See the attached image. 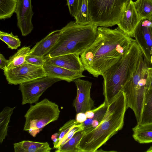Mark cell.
Segmentation results:
<instances>
[{"label":"cell","instance_id":"6da1fadb","mask_svg":"<svg viewBox=\"0 0 152 152\" xmlns=\"http://www.w3.org/2000/svg\"><path fill=\"white\" fill-rule=\"evenodd\" d=\"M134 40L118 27H98L95 40L80 55L85 70L95 77L102 76L120 60Z\"/></svg>","mask_w":152,"mask_h":152},{"label":"cell","instance_id":"7a4b0ae2","mask_svg":"<svg viewBox=\"0 0 152 152\" xmlns=\"http://www.w3.org/2000/svg\"><path fill=\"white\" fill-rule=\"evenodd\" d=\"M128 109L125 94L122 92L109 105L105 117L92 131L81 138L79 147L83 152H95L121 130Z\"/></svg>","mask_w":152,"mask_h":152},{"label":"cell","instance_id":"3957f363","mask_svg":"<svg viewBox=\"0 0 152 152\" xmlns=\"http://www.w3.org/2000/svg\"><path fill=\"white\" fill-rule=\"evenodd\" d=\"M142 52L134 39L120 60L102 75L104 102L110 105L124 89L136 71Z\"/></svg>","mask_w":152,"mask_h":152},{"label":"cell","instance_id":"277c9868","mask_svg":"<svg viewBox=\"0 0 152 152\" xmlns=\"http://www.w3.org/2000/svg\"><path fill=\"white\" fill-rule=\"evenodd\" d=\"M98 27L93 23L82 24L70 22L61 29L57 42L44 58L68 54L80 55L95 40Z\"/></svg>","mask_w":152,"mask_h":152},{"label":"cell","instance_id":"5b68a950","mask_svg":"<svg viewBox=\"0 0 152 152\" xmlns=\"http://www.w3.org/2000/svg\"><path fill=\"white\" fill-rule=\"evenodd\" d=\"M151 66L142 53L137 68L123 91L127 108L133 111L137 124L140 123L145 97L148 89V68Z\"/></svg>","mask_w":152,"mask_h":152},{"label":"cell","instance_id":"8992f818","mask_svg":"<svg viewBox=\"0 0 152 152\" xmlns=\"http://www.w3.org/2000/svg\"><path fill=\"white\" fill-rule=\"evenodd\" d=\"M60 113L58 104L47 98L31 105L24 115L23 130L35 137L47 125L57 120Z\"/></svg>","mask_w":152,"mask_h":152},{"label":"cell","instance_id":"52a82bcc","mask_svg":"<svg viewBox=\"0 0 152 152\" xmlns=\"http://www.w3.org/2000/svg\"><path fill=\"white\" fill-rule=\"evenodd\" d=\"M131 0H88V10L92 23L107 27L117 25Z\"/></svg>","mask_w":152,"mask_h":152},{"label":"cell","instance_id":"ba28073f","mask_svg":"<svg viewBox=\"0 0 152 152\" xmlns=\"http://www.w3.org/2000/svg\"><path fill=\"white\" fill-rule=\"evenodd\" d=\"M61 80L47 76L19 85L22 95V104L36 103L43 93L55 83Z\"/></svg>","mask_w":152,"mask_h":152},{"label":"cell","instance_id":"9c48e42d","mask_svg":"<svg viewBox=\"0 0 152 152\" xmlns=\"http://www.w3.org/2000/svg\"><path fill=\"white\" fill-rule=\"evenodd\" d=\"M9 84L17 85L47 76L43 66H37L25 61L22 65L4 71Z\"/></svg>","mask_w":152,"mask_h":152},{"label":"cell","instance_id":"30bf717a","mask_svg":"<svg viewBox=\"0 0 152 152\" xmlns=\"http://www.w3.org/2000/svg\"><path fill=\"white\" fill-rule=\"evenodd\" d=\"M133 37L152 66V22L148 19L141 20L134 31Z\"/></svg>","mask_w":152,"mask_h":152},{"label":"cell","instance_id":"8fae6325","mask_svg":"<svg viewBox=\"0 0 152 152\" xmlns=\"http://www.w3.org/2000/svg\"><path fill=\"white\" fill-rule=\"evenodd\" d=\"M77 87V95L73 103L76 114L85 113L94 108V102L90 94L92 83L80 78L74 81Z\"/></svg>","mask_w":152,"mask_h":152},{"label":"cell","instance_id":"7c38bea8","mask_svg":"<svg viewBox=\"0 0 152 152\" xmlns=\"http://www.w3.org/2000/svg\"><path fill=\"white\" fill-rule=\"evenodd\" d=\"M32 8L31 0H18L15 11L17 25L23 36L29 34L34 28L32 22L34 14Z\"/></svg>","mask_w":152,"mask_h":152},{"label":"cell","instance_id":"4fadbf2b","mask_svg":"<svg viewBox=\"0 0 152 152\" xmlns=\"http://www.w3.org/2000/svg\"><path fill=\"white\" fill-rule=\"evenodd\" d=\"M141 20L134 1L131 0L123 12L117 25L126 34L131 37H133L134 31Z\"/></svg>","mask_w":152,"mask_h":152},{"label":"cell","instance_id":"5bb4252c","mask_svg":"<svg viewBox=\"0 0 152 152\" xmlns=\"http://www.w3.org/2000/svg\"><path fill=\"white\" fill-rule=\"evenodd\" d=\"M43 67L47 76L58 78L68 82L74 81L76 79L85 77L83 71L72 70L53 65L46 61Z\"/></svg>","mask_w":152,"mask_h":152},{"label":"cell","instance_id":"9a60e30c","mask_svg":"<svg viewBox=\"0 0 152 152\" xmlns=\"http://www.w3.org/2000/svg\"><path fill=\"white\" fill-rule=\"evenodd\" d=\"M80 56L74 53L66 54L49 58L46 61L51 64L68 69L84 72L85 69Z\"/></svg>","mask_w":152,"mask_h":152},{"label":"cell","instance_id":"2e32d148","mask_svg":"<svg viewBox=\"0 0 152 152\" xmlns=\"http://www.w3.org/2000/svg\"><path fill=\"white\" fill-rule=\"evenodd\" d=\"M61 29L52 31L30 50L28 55L44 57L54 46L57 42L61 32Z\"/></svg>","mask_w":152,"mask_h":152},{"label":"cell","instance_id":"e0dca14e","mask_svg":"<svg viewBox=\"0 0 152 152\" xmlns=\"http://www.w3.org/2000/svg\"><path fill=\"white\" fill-rule=\"evenodd\" d=\"M15 152H50L52 148L47 142L23 140L14 144Z\"/></svg>","mask_w":152,"mask_h":152},{"label":"cell","instance_id":"ac0fdd59","mask_svg":"<svg viewBox=\"0 0 152 152\" xmlns=\"http://www.w3.org/2000/svg\"><path fill=\"white\" fill-rule=\"evenodd\" d=\"M104 102L98 107L94 108V115L91 118H88L81 123L83 130L86 133L89 132L96 127L104 119L108 109Z\"/></svg>","mask_w":152,"mask_h":152},{"label":"cell","instance_id":"d6986e66","mask_svg":"<svg viewBox=\"0 0 152 152\" xmlns=\"http://www.w3.org/2000/svg\"><path fill=\"white\" fill-rule=\"evenodd\" d=\"M134 139L140 144L152 142V122L139 124L132 128Z\"/></svg>","mask_w":152,"mask_h":152},{"label":"cell","instance_id":"ffe728a7","mask_svg":"<svg viewBox=\"0 0 152 152\" xmlns=\"http://www.w3.org/2000/svg\"><path fill=\"white\" fill-rule=\"evenodd\" d=\"M85 132L83 130L78 131L62 145L56 149L55 152H83L79 147L80 142Z\"/></svg>","mask_w":152,"mask_h":152},{"label":"cell","instance_id":"44dd1931","mask_svg":"<svg viewBox=\"0 0 152 152\" xmlns=\"http://www.w3.org/2000/svg\"><path fill=\"white\" fill-rule=\"evenodd\" d=\"M16 107H5L0 113V143H2L7 135L8 124Z\"/></svg>","mask_w":152,"mask_h":152},{"label":"cell","instance_id":"7402d4cb","mask_svg":"<svg viewBox=\"0 0 152 152\" xmlns=\"http://www.w3.org/2000/svg\"><path fill=\"white\" fill-rule=\"evenodd\" d=\"M30 50L29 46H24L18 50L17 52L10 57L8 59L7 70L15 68L24 64L25 62L26 57Z\"/></svg>","mask_w":152,"mask_h":152},{"label":"cell","instance_id":"603a6c76","mask_svg":"<svg viewBox=\"0 0 152 152\" xmlns=\"http://www.w3.org/2000/svg\"><path fill=\"white\" fill-rule=\"evenodd\" d=\"M151 122H152V88L148 89L145 94L140 124Z\"/></svg>","mask_w":152,"mask_h":152},{"label":"cell","instance_id":"cb8c5ba5","mask_svg":"<svg viewBox=\"0 0 152 152\" xmlns=\"http://www.w3.org/2000/svg\"><path fill=\"white\" fill-rule=\"evenodd\" d=\"M88 0H78L77 14L75 18L76 23L82 24L92 23L88 10Z\"/></svg>","mask_w":152,"mask_h":152},{"label":"cell","instance_id":"d4e9b609","mask_svg":"<svg viewBox=\"0 0 152 152\" xmlns=\"http://www.w3.org/2000/svg\"><path fill=\"white\" fill-rule=\"evenodd\" d=\"M134 2L141 20L148 19L152 15V0H136Z\"/></svg>","mask_w":152,"mask_h":152},{"label":"cell","instance_id":"484cf974","mask_svg":"<svg viewBox=\"0 0 152 152\" xmlns=\"http://www.w3.org/2000/svg\"><path fill=\"white\" fill-rule=\"evenodd\" d=\"M18 0H0V19L10 18L15 11Z\"/></svg>","mask_w":152,"mask_h":152},{"label":"cell","instance_id":"4316f807","mask_svg":"<svg viewBox=\"0 0 152 152\" xmlns=\"http://www.w3.org/2000/svg\"><path fill=\"white\" fill-rule=\"evenodd\" d=\"M0 39L12 50L17 49L21 45V41L18 36L14 35L12 32L8 33L0 31Z\"/></svg>","mask_w":152,"mask_h":152},{"label":"cell","instance_id":"83f0119b","mask_svg":"<svg viewBox=\"0 0 152 152\" xmlns=\"http://www.w3.org/2000/svg\"><path fill=\"white\" fill-rule=\"evenodd\" d=\"M78 123L76 119H71L65 124L58 130V137L56 142L53 144V148L57 149L60 146L62 140L65 135Z\"/></svg>","mask_w":152,"mask_h":152},{"label":"cell","instance_id":"f1b7e54d","mask_svg":"<svg viewBox=\"0 0 152 152\" xmlns=\"http://www.w3.org/2000/svg\"><path fill=\"white\" fill-rule=\"evenodd\" d=\"M46 61L44 57L37 56L28 55L25 61L37 66H43Z\"/></svg>","mask_w":152,"mask_h":152},{"label":"cell","instance_id":"f546056e","mask_svg":"<svg viewBox=\"0 0 152 152\" xmlns=\"http://www.w3.org/2000/svg\"><path fill=\"white\" fill-rule=\"evenodd\" d=\"M69 13L75 18L77 16L78 0H66Z\"/></svg>","mask_w":152,"mask_h":152},{"label":"cell","instance_id":"4dcf8cb0","mask_svg":"<svg viewBox=\"0 0 152 152\" xmlns=\"http://www.w3.org/2000/svg\"><path fill=\"white\" fill-rule=\"evenodd\" d=\"M0 68L4 71L7 70V66L8 63V60L6 59L4 56L0 54Z\"/></svg>","mask_w":152,"mask_h":152},{"label":"cell","instance_id":"1f68e13d","mask_svg":"<svg viewBox=\"0 0 152 152\" xmlns=\"http://www.w3.org/2000/svg\"><path fill=\"white\" fill-rule=\"evenodd\" d=\"M87 119L85 113H80L76 114L75 119L78 123L81 124L86 121Z\"/></svg>","mask_w":152,"mask_h":152},{"label":"cell","instance_id":"d6a6232c","mask_svg":"<svg viewBox=\"0 0 152 152\" xmlns=\"http://www.w3.org/2000/svg\"><path fill=\"white\" fill-rule=\"evenodd\" d=\"M148 89L152 88V66L148 68Z\"/></svg>","mask_w":152,"mask_h":152},{"label":"cell","instance_id":"836d02e7","mask_svg":"<svg viewBox=\"0 0 152 152\" xmlns=\"http://www.w3.org/2000/svg\"><path fill=\"white\" fill-rule=\"evenodd\" d=\"M85 113L87 119L91 118L94 116V115L95 112L94 109L87 111Z\"/></svg>","mask_w":152,"mask_h":152},{"label":"cell","instance_id":"e575fe53","mask_svg":"<svg viewBox=\"0 0 152 152\" xmlns=\"http://www.w3.org/2000/svg\"><path fill=\"white\" fill-rule=\"evenodd\" d=\"M58 137V132L56 133L53 134L51 137V140L53 141V144H55L57 141Z\"/></svg>","mask_w":152,"mask_h":152},{"label":"cell","instance_id":"d590c367","mask_svg":"<svg viewBox=\"0 0 152 152\" xmlns=\"http://www.w3.org/2000/svg\"><path fill=\"white\" fill-rule=\"evenodd\" d=\"M146 152H152V145L151 146L150 148L146 151Z\"/></svg>","mask_w":152,"mask_h":152},{"label":"cell","instance_id":"8d00e7d4","mask_svg":"<svg viewBox=\"0 0 152 152\" xmlns=\"http://www.w3.org/2000/svg\"><path fill=\"white\" fill-rule=\"evenodd\" d=\"M148 19L152 22V15Z\"/></svg>","mask_w":152,"mask_h":152}]
</instances>
